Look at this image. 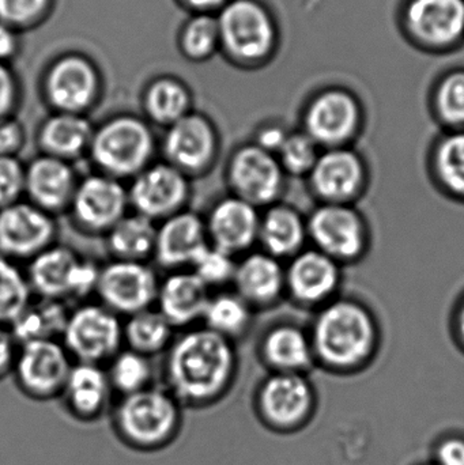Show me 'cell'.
Returning a JSON list of instances; mask_svg holds the SVG:
<instances>
[{
  "label": "cell",
  "mask_w": 464,
  "mask_h": 465,
  "mask_svg": "<svg viewBox=\"0 0 464 465\" xmlns=\"http://www.w3.org/2000/svg\"><path fill=\"white\" fill-rule=\"evenodd\" d=\"M239 355L229 339L207 328H193L173 339L163 362V387L183 409L204 410L231 393Z\"/></svg>",
  "instance_id": "obj_1"
},
{
  "label": "cell",
  "mask_w": 464,
  "mask_h": 465,
  "mask_svg": "<svg viewBox=\"0 0 464 465\" xmlns=\"http://www.w3.org/2000/svg\"><path fill=\"white\" fill-rule=\"evenodd\" d=\"M310 336L316 363L337 374L367 368L380 343L375 316L353 298L337 297L319 309Z\"/></svg>",
  "instance_id": "obj_2"
},
{
  "label": "cell",
  "mask_w": 464,
  "mask_h": 465,
  "mask_svg": "<svg viewBox=\"0 0 464 465\" xmlns=\"http://www.w3.org/2000/svg\"><path fill=\"white\" fill-rule=\"evenodd\" d=\"M109 414L116 439L141 453L171 447L184 425V409L163 385L117 398Z\"/></svg>",
  "instance_id": "obj_3"
},
{
  "label": "cell",
  "mask_w": 464,
  "mask_h": 465,
  "mask_svg": "<svg viewBox=\"0 0 464 465\" xmlns=\"http://www.w3.org/2000/svg\"><path fill=\"white\" fill-rule=\"evenodd\" d=\"M158 141L144 117L120 114L94 127L87 157L95 172L131 182L154 163Z\"/></svg>",
  "instance_id": "obj_4"
},
{
  "label": "cell",
  "mask_w": 464,
  "mask_h": 465,
  "mask_svg": "<svg viewBox=\"0 0 464 465\" xmlns=\"http://www.w3.org/2000/svg\"><path fill=\"white\" fill-rule=\"evenodd\" d=\"M221 49L236 64L255 67L278 44L274 16L259 0H229L217 14Z\"/></svg>",
  "instance_id": "obj_5"
},
{
  "label": "cell",
  "mask_w": 464,
  "mask_h": 465,
  "mask_svg": "<svg viewBox=\"0 0 464 465\" xmlns=\"http://www.w3.org/2000/svg\"><path fill=\"white\" fill-rule=\"evenodd\" d=\"M253 412L278 434L301 430L312 420L316 392L307 374L270 373L255 390Z\"/></svg>",
  "instance_id": "obj_6"
},
{
  "label": "cell",
  "mask_w": 464,
  "mask_h": 465,
  "mask_svg": "<svg viewBox=\"0 0 464 465\" xmlns=\"http://www.w3.org/2000/svg\"><path fill=\"white\" fill-rule=\"evenodd\" d=\"M62 343L74 362L105 366L124 343L122 319L103 303H84L70 311Z\"/></svg>",
  "instance_id": "obj_7"
},
{
  "label": "cell",
  "mask_w": 464,
  "mask_h": 465,
  "mask_svg": "<svg viewBox=\"0 0 464 465\" xmlns=\"http://www.w3.org/2000/svg\"><path fill=\"white\" fill-rule=\"evenodd\" d=\"M307 229L312 248L342 267L359 262L370 248V228L353 204H319L307 218Z\"/></svg>",
  "instance_id": "obj_8"
},
{
  "label": "cell",
  "mask_w": 464,
  "mask_h": 465,
  "mask_svg": "<svg viewBox=\"0 0 464 465\" xmlns=\"http://www.w3.org/2000/svg\"><path fill=\"white\" fill-rule=\"evenodd\" d=\"M225 180L229 195L259 210L278 203L286 188V174L277 155L252 142L242 144L229 155Z\"/></svg>",
  "instance_id": "obj_9"
},
{
  "label": "cell",
  "mask_w": 464,
  "mask_h": 465,
  "mask_svg": "<svg viewBox=\"0 0 464 465\" xmlns=\"http://www.w3.org/2000/svg\"><path fill=\"white\" fill-rule=\"evenodd\" d=\"M163 161L182 172L188 179L206 176L217 165L221 136L212 120L191 112L166 128L160 144Z\"/></svg>",
  "instance_id": "obj_10"
},
{
  "label": "cell",
  "mask_w": 464,
  "mask_h": 465,
  "mask_svg": "<svg viewBox=\"0 0 464 465\" xmlns=\"http://www.w3.org/2000/svg\"><path fill=\"white\" fill-rule=\"evenodd\" d=\"M101 92L100 71L84 54L57 57L44 75V98L49 108L59 114L86 116L100 100Z\"/></svg>",
  "instance_id": "obj_11"
},
{
  "label": "cell",
  "mask_w": 464,
  "mask_h": 465,
  "mask_svg": "<svg viewBox=\"0 0 464 465\" xmlns=\"http://www.w3.org/2000/svg\"><path fill=\"white\" fill-rule=\"evenodd\" d=\"M364 124L361 104L348 90L327 89L308 104L302 131L321 150L349 147Z\"/></svg>",
  "instance_id": "obj_12"
},
{
  "label": "cell",
  "mask_w": 464,
  "mask_h": 465,
  "mask_svg": "<svg viewBox=\"0 0 464 465\" xmlns=\"http://www.w3.org/2000/svg\"><path fill=\"white\" fill-rule=\"evenodd\" d=\"M73 365L62 341H30L18 347L11 374L25 396L49 401L62 395Z\"/></svg>",
  "instance_id": "obj_13"
},
{
  "label": "cell",
  "mask_w": 464,
  "mask_h": 465,
  "mask_svg": "<svg viewBox=\"0 0 464 465\" xmlns=\"http://www.w3.org/2000/svg\"><path fill=\"white\" fill-rule=\"evenodd\" d=\"M127 190L130 209L155 223L187 210L193 193L191 179L165 161L147 166Z\"/></svg>",
  "instance_id": "obj_14"
},
{
  "label": "cell",
  "mask_w": 464,
  "mask_h": 465,
  "mask_svg": "<svg viewBox=\"0 0 464 465\" xmlns=\"http://www.w3.org/2000/svg\"><path fill=\"white\" fill-rule=\"evenodd\" d=\"M68 213L79 231L106 235L130 213L127 187L98 172L84 176L79 179Z\"/></svg>",
  "instance_id": "obj_15"
},
{
  "label": "cell",
  "mask_w": 464,
  "mask_h": 465,
  "mask_svg": "<svg viewBox=\"0 0 464 465\" xmlns=\"http://www.w3.org/2000/svg\"><path fill=\"white\" fill-rule=\"evenodd\" d=\"M160 279L146 262L112 260L101 267L95 294L117 316H133L154 308Z\"/></svg>",
  "instance_id": "obj_16"
},
{
  "label": "cell",
  "mask_w": 464,
  "mask_h": 465,
  "mask_svg": "<svg viewBox=\"0 0 464 465\" xmlns=\"http://www.w3.org/2000/svg\"><path fill=\"white\" fill-rule=\"evenodd\" d=\"M307 179L313 195L327 204H353L370 180L364 158L351 146L321 150Z\"/></svg>",
  "instance_id": "obj_17"
},
{
  "label": "cell",
  "mask_w": 464,
  "mask_h": 465,
  "mask_svg": "<svg viewBox=\"0 0 464 465\" xmlns=\"http://www.w3.org/2000/svg\"><path fill=\"white\" fill-rule=\"evenodd\" d=\"M403 26L421 48L432 52L455 48L464 40V0H409Z\"/></svg>",
  "instance_id": "obj_18"
},
{
  "label": "cell",
  "mask_w": 464,
  "mask_h": 465,
  "mask_svg": "<svg viewBox=\"0 0 464 465\" xmlns=\"http://www.w3.org/2000/svg\"><path fill=\"white\" fill-rule=\"evenodd\" d=\"M57 226L54 217L26 199L0 209V256L13 262H30L54 245Z\"/></svg>",
  "instance_id": "obj_19"
},
{
  "label": "cell",
  "mask_w": 464,
  "mask_h": 465,
  "mask_svg": "<svg viewBox=\"0 0 464 465\" xmlns=\"http://www.w3.org/2000/svg\"><path fill=\"white\" fill-rule=\"evenodd\" d=\"M286 294L305 308H323L337 298L342 265L315 248H305L285 267Z\"/></svg>",
  "instance_id": "obj_20"
},
{
  "label": "cell",
  "mask_w": 464,
  "mask_h": 465,
  "mask_svg": "<svg viewBox=\"0 0 464 465\" xmlns=\"http://www.w3.org/2000/svg\"><path fill=\"white\" fill-rule=\"evenodd\" d=\"M261 215L259 209L236 196L221 198L204 217L210 245L233 257L250 253L258 243Z\"/></svg>",
  "instance_id": "obj_21"
},
{
  "label": "cell",
  "mask_w": 464,
  "mask_h": 465,
  "mask_svg": "<svg viewBox=\"0 0 464 465\" xmlns=\"http://www.w3.org/2000/svg\"><path fill=\"white\" fill-rule=\"evenodd\" d=\"M73 163L40 154L25 165V198L54 217L68 212L78 187Z\"/></svg>",
  "instance_id": "obj_22"
},
{
  "label": "cell",
  "mask_w": 464,
  "mask_h": 465,
  "mask_svg": "<svg viewBox=\"0 0 464 465\" xmlns=\"http://www.w3.org/2000/svg\"><path fill=\"white\" fill-rule=\"evenodd\" d=\"M209 245L204 218L187 209L157 223L153 257L163 270H187Z\"/></svg>",
  "instance_id": "obj_23"
},
{
  "label": "cell",
  "mask_w": 464,
  "mask_h": 465,
  "mask_svg": "<svg viewBox=\"0 0 464 465\" xmlns=\"http://www.w3.org/2000/svg\"><path fill=\"white\" fill-rule=\"evenodd\" d=\"M59 399L68 415L78 422L100 420L114 403L105 366L74 362Z\"/></svg>",
  "instance_id": "obj_24"
},
{
  "label": "cell",
  "mask_w": 464,
  "mask_h": 465,
  "mask_svg": "<svg viewBox=\"0 0 464 465\" xmlns=\"http://www.w3.org/2000/svg\"><path fill=\"white\" fill-rule=\"evenodd\" d=\"M82 262L70 246L57 243L33 257L25 271L33 295L63 302L74 300Z\"/></svg>",
  "instance_id": "obj_25"
},
{
  "label": "cell",
  "mask_w": 464,
  "mask_h": 465,
  "mask_svg": "<svg viewBox=\"0 0 464 465\" xmlns=\"http://www.w3.org/2000/svg\"><path fill=\"white\" fill-rule=\"evenodd\" d=\"M232 284L253 311L270 308L286 294L285 267L277 257L252 251L237 262Z\"/></svg>",
  "instance_id": "obj_26"
},
{
  "label": "cell",
  "mask_w": 464,
  "mask_h": 465,
  "mask_svg": "<svg viewBox=\"0 0 464 465\" xmlns=\"http://www.w3.org/2000/svg\"><path fill=\"white\" fill-rule=\"evenodd\" d=\"M212 290L191 270L173 271L160 281L155 308L174 330L203 320Z\"/></svg>",
  "instance_id": "obj_27"
},
{
  "label": "cell",
  "mask_w": 464,
  "mask_h": 465,
  "mask_svg": "<svg viewBox=\"0 0 464 465\" xmlns=\"http://www.w3.org/2000/svg\"><path fill=\"white\" fill-rule=\"evenodd\" d=\"M259 357L271 373L307 374L316 365L310 332L289 322L274 325L264 333Z\"/></svg>",
  "instance_id": "obj_28"
},
{
  "label": "cell",
  "mask_w": 464,
  "mask_h": 465,
  "mask_svg": "<svg viewBox=\"0 0 464 465\" xmlns=\"http://www.w3.org/2000/svg\"><path fill=\"white\" fill-rule=\"evenodd\" d=\"M94 125L82 114H49L37 130L35 141L41 154L75 163L89 155Z\"/></svg>",
  "instance_id": "obj_29"
},
{
  "label": "cell",
  "mask_w": 464,
  "mask_h": 465,
  "mask_svg": "<svg viewBox=\"0 0 464 465\" xmlns=\"http://www.w3.org/2000/svg\"><path fill=\"white\" fill-rule=\"evenodd\" d=\"M307 220L296 209L280 202L264 209L258 240L262 251L282 262L307 248Z\"/></svg>",
  "instance_id": "obj_30"
},
{
  "label": "cell",
  "mask_w": 464,
  "mask_h": 465,
  "mask_svg": "<svg viewBox=\"0 0 464 465\" xmlns=\"http://www.w3.org/2000/svg\"><path fill=\"white\" fill-rule=\"evenodd\" d=\"M193 93L174 76L153 79L142 95L144 119L152 125L168 128L193 112Z\"/></svg>",
  "instance_id": "obj_31"
},
{
  "label": "cell",
  "mask_w": 464,
  "mask_h": 465,
  "mask_svg": "<svg viewBox=\"0 0 464 465\" xmlns=\"http://www.w3.org/2000/svg\"><path fill=\"white\" fill-rule=\"evenodd\" d=\"M68 314L70 311L63 301L37 298L30 301L8 328L18 346L30 341H59L64 332Z\"/></svg>",
  "instance_id": "obj_32"
},
{
  "label": "cell",
  "mask_w": 464,
  "mask_h": 465,
  "mask_svg": "<svg viewBox=\"0 0 464 465\" xmlns=\"http://www.w3.org/2000/svg\"><path fill=\"white\" fill-rule=\"evenodd\" d=\"M114 260L146 262L154 256L157 223L136 213H128L105 235Z\"/></svg>",
  "instance_id": "obj_33"
},
{
  "label": "cell",
  "mask_w": 464,
  "mask_h": 465,
  "mask_svg": "<svg viewBox=\"0 0 464 465\" xmlns=\"http://www.w3.org/2000/svg\"><path fill=\"white\" fill-rule=\"evenodd\" d=\"M173 331L155 306L133 314L123 322V339L127 349L149 358L168 351L173 341Z\"/></svg>",
  "instance_id": "obj_34"
},
{
  "label": "cell",
  "mask_w": 464,
  "mask_h": 465,
  "mask_svg": "<svg viewBox=\"0 0 464 465\" xmlns=\"http://www.w3.org/2000/svg\"><path fill=\"white\" fill-rule=\"evenodd\" d=\"M430 169L439 187L464 202V131H449L432 150Z\"/></svg>",
  "instance_id": "obj_35"
},
{
  "label": "cell",
  "mask_w": 464,
  "mask_h": 465,
  "mask_svg": "<svg viewBox=\"0 0 464 465\" xmlns=\"http://www.w3.org/2000/svg\"><path fill=\"white\" fill-rule=\"evenodd\" d=\"M253 309L236 292H221L212 295L204 312V328L222 338L236 341L252 324Z\"/></svg>",
  "instance_id": "obj_36"
},
{
  "label": "cell",
  "mask_w": 464,
  "mask_h": 465,
  "mask_svg": "<svg viewBox=\"0 0 464 465\" xmlns=\"http://www.w3.org/2000/svg\"><path fill=\"white\" fill-rule=\"evenodd\" d=\"M106 374L116 398L141 392L154 385V371L149 357L122 349L108 363Z\"/></svg>",
  "instance_id": "obj_37"
},
{
  "label": "cell",
  "mask_w": 464,
  "mask_h": 465,
  "mask_svg": "<svg viewBox=\"0 0 464 465\" xmlns=\"http://www.w3.org/2000/svg\"><path fill=\"white\" fill-rule=\"evenodd\" d=\"M179 46L191 62H204L221 49L217 15L193 14L180 30Z\"/></svg>",
  "instance_id": "obj_38"
},
{
  "label": "cell",
  "mask_w": 464,
  "mask_h": 465,
  "mask_svg": "<svg viewBox=\"0 0 464 465\" xmlns=\"http://www.w3.org/2000/svg\"><path fill=\"white\" fill-rule=\"evenodd\" d=\"M26 272L16 262L0 256V324L10 325L32 301Z\"/></svg>",
  "instance_id": "obj_39"
},
{
  "label": "cell",
  "mask_w": 464,
  "mask_h": 465,
  "mask_svg": "<svg viewBox=\"0 0 464 465\" xmlns=\"http://www.w3.org/2000/svg\"><path fill=\"white\" fill-rule=\"evenodd\" d=\"M433 109L441 124L464 131V71L447 74L433 93Z\"/></svg>",
  "instance_id": "obj_40"
},
{
  "label": "cell",
  "mask_w": 464,
  "mask_h": 465,
  "mask_svg": "<svg viewBox=\"0 0 464 465\" xmlns=\"http://www.w3.org/2000/svg\"><path fill=\"white\" fill-rule=\"evenodd\" d=\"M321 149L304 133H291L277 154L286 176L308 177L321 155Z\"/></svg>",
  "instance_id": "obj_41"
},
{
  "label": "cell",
  "mask_w": 464,
  "mask_h": 465,
  "mask_svg": "<svg viewBox=\"0 0 464 465\" xmlns=\"http://www.w3.org/2000/svg\"><path fill=\"white\" fill-rule=\"evenodd\" d=\"M236 257L209 245L190 268L210 290L222 289L233 283L236 272Z\"/></svg>",
  "instance_id": "obj_42"
},
{
  "label": "cell",
  "mask_w": 464,
  "mask_h": 465,
  "mask_svg": "<svg viewBox=\"0 0 464 465\" xmlns=\"http://www.w3.org/2000/svg\"><path fill=\"white\" fill-rule=\"evenodd\" d=\"M52 5L54 0H0V22L21 32L37 26Z\"/></svg>",
  "instance_id": "obj_43"
},
{
  "label": "cell",
  "mask_w": 464,
  "mask_h": 465,
  "mask_svg": "<svg viewBox=\"0 0 464 465\" xmlns=\"http://www.w3.org/2000/svg\"><path fill=\"white\" fill-rule=\"evenodd\" d=\"M25 196V163L18 157H0V209Z\"/></svg>",
  "instance_id": "obj_44"
},
{
  "label": "cell",
  "mask_w": 464,
  "mask_h": 465,
  "mask_svg": "<svg viewBox=\"0 0 464 465\" xmlns=\"http://www.w3.org/2000/svg\"><path fill=\"white\" fill-rule=\"evenodd\" d=\"M26 143V130L15 116L0 119V157H18Z\"/></svg>",
  "instance_id": "obj_45"
},
{
  "label": "cell",
  "mask_w": 464,
  "mask_h": 465,
  "mask_svg": "<svg viewBox=\"0 0 464 465\" xmlns=\"http://www.w3.org/2000/svg\"><path fill=\"white\" fill-rule=\"evenodd\" d=\"M21 101V89L15 73L8 63L0 62V119L14 116Z\"/></svg>",
  "instance_id": "obj_46"
},
{
  "label": "cell",
  "mask_w": 464,
  "mask_h": 465,
  "mask_svg": "<svg viewBox=\"0 0 464 465\" xmlns=\"http://www.w3.org/2000/svg\"><path fill=\"white\" fill-rule=\"evenodd\" d=\"M433 463L464 465V436L451 433L441 437L433 447Z\"/></svg>",
  "instance_id": "obj_47"
},
{
  "label": "cell",
  "mask_w": 464,
  "mask_h": 465,
  "mask_svg": "<svg viewBox=\"0 0 464 465\" xmlns=\"http://www.w3.org/2000/svg\"><path fill=\"white\" fill-rule=\"evenodd\" d=\"M291 133L280 124H266L259 128L252 143L263 149L264 152L277 155L285 144Z\"/></svg>",
  "instance_id": "obj_48"
},
{
  "label": "cell",
  "mask_w": 464,
  "mask_h": 465,
  "mask_svg": "<svg viewBox=\"0 0 464 465\" xmlns=\"http://www.w3.org/2000/svg\"><path fill=\"white\" fill-rule=\"evenodd\" d=\"M18 347L10 328L0 324V380L13 373Z\"/></svg>",
  "instance_id": "obj_49"
},
{
  "label": "cell",
  "mask_w": 464,
  "mask_h": 465,
  "mask_svg": "<svg viewBox=\"0 0 464 465\" xmlns=\"http://www.w3.org/2000/svg\"><path fill=\"white\" fill-rule=\"evenodd\" d=\"M21 48L19 32L0 22V62L8 63L16 56Z\"/></svg>",
  "instance_id": "obj_50"
},
{
  "label": "cell",
  "mask_w": 464,
  "mask_h": 465,
  "mask_svg": "<svg viewBox=\"0 0 464 465\" xmlns=\"http://www.w3.org/2000/svg\"><path fill=\"white\" fill-rule=\"evenodd\" d=\"M179 2L193 14L217 15L229 0H179Z\"/></svg>",
  "instance_id": "obj_51"
},
{
  "label": "cell",
  "mask_w": 464,
  "mask_h": 465,
  "mask_svg": "<svg viewBox=\"0 0 464 465\" xmlns=\"http://www.w3.org/2000/svg\"><path fill=\"white\" fill-rule=\"evenodd\" d=\"M454 333L458 344L462 347L464 351V298L458 305L454 314Z\"/></svg>",
  "instance_id": "obj_52"
},
{
  "label": "cell",
  "mask_w": 464,
  "mask_h": 465,
  "mask_svg": "<svg viewBox=\"0 0 464 465\" xmlns=\"http://www.w3.org/2000/svg\"><path fill=\"white\" fill-rule=\"evenodd\" d=\"M419 465H438V464L433 463V461H429V463H422V464H419Z\"/></svg>",
  "instance_id": "obj_53"
}]
</instances>
